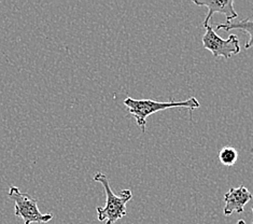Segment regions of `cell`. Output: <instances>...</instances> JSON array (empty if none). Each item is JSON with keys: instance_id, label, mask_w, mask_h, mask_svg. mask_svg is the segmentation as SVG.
I'll return each mask as SVG.
<instances>
[{"instance_id": "cell-1", "label": "cell", "mask_w": 253, "mask_h": 224, "mask_svg": "<svg viewBox=\"0 0 253 224\" xmlns=\"http://www.w3.org/2000/svg\"><path fill=\"white\" fill-rule=\"evenodd\" d=\"M123 104L127 107L128 112L135 118L137 125L142 133L146 132L147 118L152 114L170 108H186L190 111L201 107L200 101L195 97H191L182 101H155L152 99H134L127 97Z\"/></svg>"}, {"instance_id": "cell-2", "label": "cell", "mask_w": 253, "mask_h": 224, "mask_svg": "<svg viewBox=\"0 0 253 224\" xmlns=\"http://www.w3.org/2000/svg\"><path fill=\"white\" fill-rule=\"evenodd\" d=\"M94 181L99 182L104 186L106 192V205L104 207H97V216L99 221H106L107 224H114L126 215V204L132 198L130 190H122L119 195L114 194L109 180L102 173H97L94 176Z\"/></svg>"}, {"instance_id": "cell-3", "label": "cell", "mask_w": 253, "mask_h": 224, "mask_svg": "<svg viewBox=\"0 0 253 224\" xmlns=\"http://www.w3.org/2000/svg\"><path fill=\"white\" fill-rule=\"evenodd\" d=\"M8 196L14 202L15 216L22 218L24 224L47 223L53 219L52 214H42L38 208L37 201L26 193H22L17 186H10Z\"/></svg>"}, {"instance_id": "cell-4", "label": "cell", "mask_w": 253, "mask_h": 224, "mask_svg": "<svg viewBox=\"0 0 253 224\" xmlns=\"http://www.w3.org/2000/svg\"><path fill=\"white\" fill-rule=\"evenodd\" d=\"M203 45L212 53V55L218 58L223 56L225 59H230L232 55H236L240 52L239 39L236 35H231L227 39H222L214 32L212 24L206 27V33L203 37Z\"/></svg>"}, {"instance_id": "cell-5", "label": "cell", "mask_w": 253, "mask_h": 224, "mask_svg": "<svg viewBox=\"0 0 253 224\" xmlns=\"http://www.w3.org/2000/svg\"><path fill=\"white\" fill-rule=\"evenodd\" d=\"M252 194L246 186L232 187L224 195L225 206L223 209L224 216H231L233 213L242 214L245 206L252 199Z\"/></svg>"}, {"instance_id": "cell-6", "label": "cell", "mask_w": 253, "mask_h": 224, "mask_svg": "<svg viewBox=\"0 0 253 224\" xmlns=\"http://www.w3.org/2000/svg\"><path fill=\"white\" fill-rule=\"evenodd\" d=\"M193 2L200 5V7H206L208 9V13L203 23L205 28L209 25V21L214 13L224 14L226 16V23H230L233 19H237L238 17L237 12L234 9L233 0H219V1L218 0L216 1H212V0H201V1L193 0Z\"/></svg>"}, {"instance_id": "cell-7", "label": "cell", "mask_w": 253, "mask_h": 224, "mask_svg": "<svg viewBox=\"0 0 253 224\" xmlns=\"http://www.w3.org/2000/svg\"><path fill=\"white\" fill-rule=\"evenodd\" d=\"M211 24L216 30H220V29L243 30V32L249 35V40L247 41L245 47L246 49H250V47H253V15L248 16L245 20H240L237 22H230V23H225V24H216V23H211Z\"/></svg>"}, {"instance_id": "cell-8", "label": "cell", "mask_w": 253, "mask_h": 224, "mask_svg": "<svg viewBox=\"0 0 253 224\" xmlns=\"http://www.w3.org/2000/svg\"><path fill=\"white\" fill-rule=\"evenodd\" d=\"M238 152L236 149L233 147H224L220 150L219 152V160L223 165L232 166L237 162Z\"/></svg>"}, {"instance_id": "cell-9", "label": "cell", "mask_w": 253, "mask_h": 224, "mask_svg": "<svg viewBox=\"0 0 253 224\" xmlns=\"http://www.w3.org/2000/svg\"><path fill=\"white\" fill-rule=\"evenodd\" d=\"M237 224H246V222H245V221H244V220H239V221H238V223H237Z\"/></svg>"}, {"instance_id": "cell-10", "label": "cell", "mask_w": 253, "mask_h": 224, "mask_svg": "<svg viewBox=\"0 0 253 224\" xmlns=\"http://www.w3.org/2000/svg\"><path fill=\"white\" fill-rule=\"evenodd\" d=\"M252 213H253V208H252ZM252 224H253V222H252Z\"/></svg>"}]
</instances>
